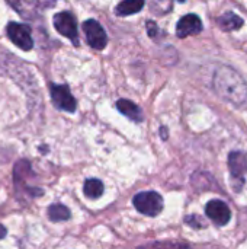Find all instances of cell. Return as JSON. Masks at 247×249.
I'll return each instance as SVG.
<instances>
[{"label":"cell","instance_id":"1","mask_svg":"<svg viewBox=\"0 0 247 249\" xmlns=\"http://www.w3.org/2000/svg\"><path fill=\"white\" fill-rule=\"evenodd\" d=\"M213 85L215 92L227 102L242 107L247 102V83L245 77L230 66H220L215 70Z\"/></svg>","mask_w":247,"mask_h":249},{"label":"cell","instance_id":"2","mask_svg":"<svg viewBox=\"0 0 247 249\" xmlns=\"http://www.w3.org/2000/svg\"><path fill=\"white\" fill-rule=\"evenodd\" d=\"M134 206L141 214L157 216L163 210V198L156 191H146L134 197Z\"/></svg>","mask_w":247,"mask_h":249},{"label":"cell","instance_id":"3","mask_svg":"<svg viewBox=\"0 0 247 249\" xmlns=\"http://www.w3.org/2000/svg\"><path fill=\"white\" fill-rule=\"evenodd\" d=\"M6 32H7L9 39H10L16 47H19V48L23 50V51L32 50V47H33V39H32L29 26H26V25H23V23H17V22H10V23L7 25Z\"/></svg>","mask_w":247,"mask_h":249},{"label":"cell","instance_id":"4","mask_svg":"<svg viewBox=\"0 0 247 249\" xmlns=\"http://www.w3.org/2000/svg\"><path fill=\"white\" fill-rule=\"evenodd\" d=\"M54 28L66 38L77 44V20L70 12H60L54 16Z\"/></svg>","mask_w":247,"mask_h":249},{"label":"cell","instance_id":"5","mask_svg":"<svg viewBox=\"0 0 247 249\" xmlns=\"http://www.w3.org/2000/svg\"><path fill=\"white\" fill-rule=\"evenodd\" d=\"M83 31L86 34V39L87 44L95 48V50H103L108 44V36L105 29L102 28V25L95 20V19H89L83 23Z\"/></svg>","mask_w":247,"mask_h":249},{"label":"cell","instance_id":"6","mask_svg":"<svg viewBox=\"0 0 247 249\" xmlns=\"http://www.w3.org/2000/svg\"><path fill=\"white\" fill-rule=\"evenodd\" d=\"M51 98L58 109L74 112L77 108V102L66 85H55V83L51 85Z\"/></svg>","mask_w":247,"mask_h":249},{"label":"cell","instance_id":"7","mask_svg":"<svg viewBox=\"0 0 247 249\" xmlns=\"http://www.w3.org/2000/svg\"><path fill=\"white\" fill-rule=\"evenodd\" d=\"M205 213L217 226H226L231 219L229 206L221 200H211L205 207Z\"/></svg>","mask_w":247,"mask_h":249},{"label":"cell","instance_id":"8","mask_svg":"<svg viewBox=\"0 0 247 249\" xmlns=\"http://www.w3.org/2000/svg\"><path fill=\"white\" fill-rule=\"evenodd\" d=\"M202 31V20L199 16L189 13L185 15L176 25V35L179 38H186L189 35H197Z\"/></svg>","mask_w":247,"mask_h":249},{"label":"cell","instance_id":"9","mask_svg":"<svg viewBox=\"0 0 247 249\" xmlns=\"http://www.w3.org/2000/svg\"><path fill=\"white\" fill-rule=\"evenodd\" d=\"M229 169L234 181H243L247 172V156L242 152H233L229 156Z\"/></svg>","mask_w":247,"mask_h":249},{"label":"cell","instance_id":"10","mask_svg":"<svg viewBox=\"0 0 247 249\" xmlns=\"http://www.w3.org/2000/svg\"><path fill=\"white\" fill-rule=\"evenodd\" d=\"M6 1L25 19H33L38 15V7H39L38 0H6Z\"/></svg>","mask_w":247,"mask_h":249},{"label":"cell","instance_id":"11","mask_svg":"<svg viewBox=\"0 0 247 249\" xmlns=\"http://www.w3.org/2000/svg\"><path fill=\"white\" fill-rule=\"evenodd\" d=\"M116 108H118V111L121 114H124L125 117H128L130 120H132L135 123H140L144 118L143 111L140 109V107H137L134 102H131L128 99H119L116 102Z\"/></svg>","mask_w":247,"mask_h":249},{"label":"cell","instance_id":"12","mask_svg":"<svg viewBox=\"0 0 247 249\" xmlns=\"http://www.w3.org/2000/svg\"><path fill=\"white\" fill-rule=\"evenodd\" d=\"M217 23L223 31H236V29H240L243 26L245 20L239 15H236L234 12H227L218 18Z\"/></svg>","mask_w":247,"mask_h":249},{"label":"cell","instance_id":"13","mask_svg":"<svg viewBox=\"0 0 247 249\" xmlns=\"http://www.w3.org/2000/svg\"><path fill=\"white\" fill-rule=\"evenodd\" d=\"M144 3H146V0H122V1L116 6L115 12H116L118 16L134 15V13L140 12V10L144 7Z\"/></svg>","mask_w":247,"mask_h":249},{"label":"cell","instance_id":"14","mask_svg":"<svg viewBox=\"0 0 247 249\" xmlns=\"http://www.w3.org/2000/svg\"><path fill=\"white\" fill-rule=\"evenodd\" d=\"M48 217L52 222H64L70 219V210L63 204H52L48 207Z\"/></svg>","mask_w":247,"mask_h":249},{"label":"cell","instance_id":"15","mask_svg":"<svg viewBox=\"0 0 247 249\" xmlns=\"http://www.w3.org/2000/svg\"><path fill=\"white\" fill-rule=\"evenodd\" d=\"M84 194L89 198H99L103 194V184L95 178L87 179L84 182Z\"/></svg>","mask_w":247,"mask_h":249},{"label":"cell","instance_id":"16","mask_svg":"<svg viewBox=\"0 0 247 249\" xmlns=\"http://www.w3.org/2000/svg\"><path fill=\"white\" fill-rule=\"evenodd\" d=\"M148 4H150V10L156 15H166L173 7L172 0H150Z\"/></svg>","mask_w":247,"mask_h":249},{"label":"cell","instance_id":"17","mask_svg":"<svg viewBox=\"0 0 247 249\" xmlns=\"http://www.w3.org/2000/svg\"><path fill=\"white\" fill-rule=\"evenodd\" d=\"M147 32L151 38H156L157 36V32H159V26L156 22L153 20H147Z\"/></svg>","mask_w":247,"mask_h":249},{"label":"cell","instance_id":"18","mask_svg":"<svg viewBox=\"0 0 247 249\" xmlns=\"http://www.w3.org/2000/svg\"><path fill=\"white\" fill-rule=\"evenodd\" d=\"M6 233H7L6 228H4L3 225H0V239H3V238L6 236Z\"/></svg>","mask_w":247,"mask_h":249},{"label":"cell","instance_id":"19","mask_svg":"<svg viewBox=\"0 0 247 249\" xmlns=\"http://www.w3.org/2000/svg\"><path fill=\"white\" fill-rule=\"evenodd\" d=\"M166 131H167V128H166V127H162V137H163V139H167Z\"/></svg>","mask_w":247,"mask_h":249},{"label":"cell","instance_id":"20","mask_svg":"<svg viewBox=\"0 0 247 249\" xmlns=\"http://www.w3.org/2000/svg\"><path fill=\"white\" fill-rule=\"evenodd\" d=\"M178 1H181V3H183V1H186V0H178Z\"/></svg>","mask_w":247,"mask_h":249}]
</instances>
